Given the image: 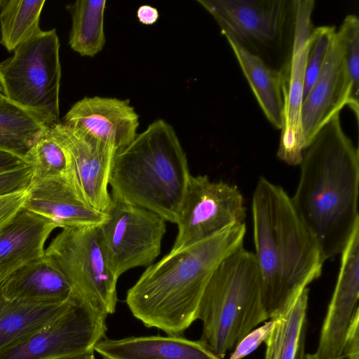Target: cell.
I'll list each match as a JSON object with an SVG mask.
<instances>
[{
  "instance_id": "6da1fadb",
  "label": "cell",
  "mask_w": 359,
  "mask_h": 359,
  "mask_svg": "<svg viewBox=\"0 0 359 359\" xmlns=\"http://www.w3.org/2000/svg\"><path fill=\"white\" fill-rule=\"evenodd\" d=\"M340 113L304 151L292 204L325 260L341 254L359 226V152L344 132Z\"/></svg>"
},
{
  "instance_id": "7a4b0ae2",
  "label": "cell",
  "mask_w": 359,
  "mask_h": 359,
  "mask_svg": "<svg viewBox=\"0 0 359 359\" xmlns=\"http://www.w3.org/2000/svg\"><path fill=\"white\" fill-rule=\"evenodd\" d=\"M254 253L269 319L322 273L325 259L283 188L260 177L252 201Z\"/></svg>"
},
{
  "instance_id": "3957f363",
  "label": "cell",
  "mask_w": 359,
  "mask_h": 359,
  "mask_svg": "<svg viewBox=\"0 0 359 359\" xmlns=\"http://www.w3.org/2000/svg\"><path fill=\"white\" fill-rule=\"evenodd\" d=\"M244 222L148 266L127 292L132 314L147 327L180 336L198 320L205 287L218 265L243 247Z\"/></svg>"
},
{
  "instance_id": "277c9868",
  "label": "cell",
  "mask_w": 359,
  "mask_h": 359,
  "mask_svg": "<svg viewBox=\"0 0 359 359\" xmlns=\"http://www.w3.org/2000/svg\"><path fill=\"white\" fill-rule=\"evenodd\" d=\"M191 175L174 128L157 119L116 151L109 177L111 194L176 224Z\"/></svg>"
},
{
  "instance_id": "5b68a950",
  "label": "cell",
  "mask_w": 359,
  "mask_h": 359,
  "mask_svg": "<svg viewBox=\"0 0 359 359\" xmlns=\"http://www.w3.org/2000/svg\"><path fill=\"white\" fill-rule=\"evenodd\" d=\"M198 319L199 341L221 359L269 319L254 253L243 246L218 265L203 292Z\"/></svg>"
},
{
  "instance_id": "8992f818",
  "label": "cell",
  "mask_w": 359,
  "mask_h": 359,
  "mask_svg": "<svg viewBox=\"0 0 359 359\" xmlns=\"http://www.w3.org/2000/svg\"><path fill=\"white\" fill-rule=\"evenodd\" d=\"M224 36L234 39L266 65L287 64L292 49L296 0H197ZM274 69V68H273Z\"/></svg>"
},
{
  "instance_id": "52a82bcc",
  "label": "cell",
  "mask_w": 359,
  "mask_h": 359,
  "mask_svg": "<svg viewBox=\"0 0 359 359\" xmlns=\"http://www.w3.org/2000/svg\"><path fill=\"white\" fill-rule=\"evenodd\" d=\"M60 41L55 29L41 31L0 62L4 97L47 126L59 123Z\"/></svg>"
},
{
  "instance_id": "ba28073f",
  "label": "cell",
  "mask_w": 359,
  "mask_h": 359,
  "mask_svg": "<svg viewBox=\"0 0 359 359\" xmlns=\"http://www.w3.org/2000/svg\"><path fill=\"white\" fill-rule=\"evenodd\" d=\"M97 226L62 228L45 250L79 299L95 310L113 314L118 277L113 271Z\"/></svg>"
},
{
  "instance_id": "9c48e42d",
  "label": "cell",
  "mask_w": 359,
  "mask_h": 359,
  "mask_svg": "<svg viewBox=\"0 0 359 359\" xmlns=\"http://www.w3.org/2000/svg\"><path fill=\"white\" fill-rule=\"evenodd\" d=\"M105 215L98 227L115 275L118 278L131 269L151 265L161 253L166 221L113 194Z\"/></svg>"
},
{
  "instance_id": "30bf717a",
  "label": "cell",
  "mask_w": 359,
  "mask_h": 359,
  "mask_svg": "<svg viewBox=\"0 0 359 359\" xmlns=\"http://www.w3.org/2000/svg\"><path fill=\"white\" fill-rule=\"evenodd\" d=\"M245 215L244 198L236 186L212 181L207 175H191L170 251L184 249L243 223Z\"/></svg>"
},
{
  "instance_id": "8fae6325",
  "label": "cell",
  "mask_w": 359,
  "mask_h": 359,
  "mask_svg": "<svg viewBox=\"0 0 359 359\" xmlns=\"http://www.w3.org/2000/svg\"><path fill=\"white\" fill-rule=\"evenodd\" d=\"M107 316L79 298L48 325L0 350V359H63L93 353L105 337Z\"/></svg>"
},
{
  "instance_id": "7c38bea8",
  "label": "cell",
  "mask_w": 359,
  "mask_h": 359,
  "mask_svg": "<svg viewBox=\"0 0 359 359\" xmlns=\"http://www.w3.org/2000/svg\"><path fill=\"white\" fill-rule=\"evenodd\" d=\"M49 130L66 151L69 182L84 202L105 214L111 203L108 187L116 148L62 122Z\"/></svg>"
},
{
  "instance_id": "4fadbf2b",
  "label": "cell",
  "mask_w": 359,
  "mask_h": 359,
  "mask_svg": "<svg viewBox=\"0 0 359 359\" xmlns=\"http://www.w3.org/2000/svg\"><path fill=\"white\" fill-rule=\"evenodd\" d=\"M314 5L313 0H296L292 53L287 64L280 72L284 111L277 156L291 165H299L306 149L301 124V107Z\"/></svg>"
},
{
  "instance_id": "5bb4252c",
  "label": "cell",
  "mask_w": 359,
  "mask_h": 359,
  "mask_svg": "<svg viewBox=\"0 0 359 359\" xmlns=\"http://www.w3.org/2000/svg\"><path fill=\"white\" fill-rule=\"evenodd\" d=\"M341 255L337 283L314 353L322 359L341 355L350 323L359 310V226L353 231Z\"/></svg>"
},
{
  "instance_id": "9a60e30c",
  "label": "cell",
  "mask_w": 359,
  "mask_h": 359,
  "mask_svg": "<svg viewBox=\"0 0 359 359\" xmlns=\"http://www.w3.org/2000/svg\"><path fill=\"white\" fill-rule=\"evenodd\" d=\"M62 123L111 144L118 151L128 145L137 135L139 116L128 100L85 97L72 106Z\"/></svg>"
},
{
  "instance_id": "2e32d148",
  "label": "cell",
  "mask_w": 359,
  "mask_h": 359,
  "mask_svg": "<svg viewBox=\"0 0 359 359\" xmlns=\"http://www.w3.org/2000/svg\"><path fill=\"white\" fill-rule=\"evenodd\" d=\"M350 96L351 89L335 33L320 74L302 100L301 124L306 149L316 133L348 105Z\"/></svg>"
},
{
  "instance_id": "e0dca14e",
  "label": "cell",
  "mask_w": 359,
  "mask_h": 359,
  "mask_svg": "<svg viewBox=\"0 0 359 359\" xmlns=\"http://www.w3.org/2000/svg\"><path fill=\"white\" fill-rule=\"evenodd\" d=\"M22 207L49 219L60 228L97 226L106 216L84 202L67 177L32 179Z\"/></svg>"
},
{
  "instance_id": "ac0fdd59",
  "label": "cell",
  "mask_w": 359,
  "mask_h": 359,
  "mask_svg": "<svg viewBox=\"0 0 359 359\" xmlns=\"http://www.w3.org/2000/svg\"><path fill=\"white\" fill-rule=\"evenodd\" d=\"M0 283L6 299L22 304L54 306L78 298L64 273L46 256L15 270Z\"/></svg>"
},
{
  "instance_id": "d6986e66",
  "label": "cell",
  "mask_w": 359,
  "mask_h": 359,
  "mask_svg": "<svg viewBox=\"0 0 359 359\" xmlns=\"http://www.w3.org/2000/svg\"><path fill=\"white\" fill-rule=\"evenodd\" d=\"M58 226L21 208L0 228V280L45 256V244Z\"/></svg>"
},
{
  "instance_id": "ffe728a7",
  "label": "cell",
  "mask_w": 359,
  "mask_h": 359,
  "mask_svg": "<svg viewBox=\"0 0 359 359\" xmlns=\"http://www.w3.org/2000/svg\"><path fill=\"white\" fill-rule=\"evenodd\" d=\"M94 351L103 359H221L199 340L180 336L103 338Z\"/></svg>"
},
{
  "instance_id": "44dd1931",
  "label": "cell",
  "mask_w": 359,
  "mask_h": 359,
  "mask_svg": "<svg viewBox=\"0 0 359 359\" xmlns=\"http://www.w3.org/2000/svg\"><path fill=\"white\" fill-rule=\"evenodd\" d=\"M224 36L266 118L275 128L280 130L284 111L280 72L247 50L232 37Z\"/></svg>"
},
{
  "instance_id": "7402d4cb",
  "label": "cell",
  "mask_w": 359,
  "mask_h": 359,
  "mask_svg": "<svg viewBox=\"0 0 359 359\" xmlns=\"http://www.w3.org/2000/svg\"><path fill=\"white\" fill-rule=\"evenodd\" d=\"M78 299L54 306L12 302L4 296L0 283V350L48 325Z\"/></svg>"
},
{
  "instance_id": "603a6c76",
  "label": "cell",
  "mask_w": 359,
  "mask_h": 359,
  "mask_svg": "<svg viewBox=\"0 0 359 359\" xmlns=\"http://www.w3.org/2000/svg\"><path fill=\"white\" fill-rule=\"evenodd\" d=\"M308 287L273 320L272 330L265 340L264 359H294L302 334L306 332Z\"/></svg>"
},
{
  "instance_id": "cb8c5ba5",
  "label": "cell",
  "mask_w": 359,
  "mask_h": 359,
  "mask_svg": "<svg viewBox=\"0 0 359 359\" xmlns=\"http://www.w3.org/2000/svg\"><path fill=\"white\" fill-rule=\"evenodd\" d=\"M106 3V0H79L67 6L72 17L69 44L81 56L94 57L104 46Z\"/></svg>"
},
{
  "instance_id": "d4e9b609",
  "label": "cell",
  "mask_w": 359,
  "mask_h": 359,
  "mask_svg": "<svg viewBox=\"0 0 359 359\" xmlns=\"http://www.w3.org/2000/svg\"><path fill=\"white\" fill-rule=\"evenodd\" d=\"M48 128L36 116L6 98L0 102V150L24 160Z\"/></svg>"
},
{
  "instance_id": "484cf974",
  "label": "cell",
  "mask_w": 359,
  "mask_h": 359,
  "mask_svg": "<svg viewBox=\"0 0 359 359\" xmlns=\"http://www.w3.org/2000/svg\"><path fill=\"white\" fill-rule=\"evenodd\" d=\"M45 0H8L0 13V43L8 52L42 30L39 27Z\"/></svg>"
},
{
  "instance_id": "4316f807",
  "label": "cell",
  "mask_w": 359,
  "mask_h": 359,
  "mask_svg": "<svg viewBox=\"0 0 359 359\" xmlns=\"http://www.w3.org/2000/svg\"><path fill=\"white\" fill-rule=\"evenodd\" d=\"M49 128L24 157V161L33 168L32 179H53L67 175L66 151L52 135Z\"/></svg>"
},
{
  "instance_id": "83f0119b",
  "label": "cell",
  "mask_w": 359,
  "mask_h": 359,
  "mask_svg": "<svg viewBox=\"0 0 359 359\" xmlns=\"http://www.w3.org/2000/svg\"><path fill=\"white\" fill-rule=\"evenodd\" d=\"M341 50L346 78L351 89L348 107L358 121L359 19L353 14L345 17L336 32Z\"/></svg>"
},
{
  "instance_id": "f1b7e54d",
  "label": "cell",
  "mask_w": 359,
  "mask_h": 359,
  "mask_svg": "<svg viewBox=\"0 0 359 359\" xmlns=\"http://www.w3.org/2000/svg\"><path fill=\"white\" fill-rule=\"evenodd\" d=\"M336 31L334 26H320L312 29L306 57L303 99L320 74Z\"/></svg>"
},
{
  "instance_id": "f546056e",
  "label": "cell",
  "mask_w": 359,
  "mask_h": 359,
  "mask_svg": "<svg viewBox=\"0 0 359 359\" xmlns=\"http://www.w3.org/2000/svg\"><path fill=\"white\" fill-rule=\"evenodd\" d=\"M33 177V168L24 163L0 172V197L27 191Z\"/></svg>"
},
{
  "instance_id": "4dcf8cb0",
  "label": "cell",
  "mask_w": 359,
  "mask_h": 359,
  "mask_svg": "<svg viewBox=\"0 0 359 359\" xmlns=\"http://www.w3.org/2000/svg\"><path fill=\"white\" fill-rule=\"evenodd\" d=\"M273 325L271 319L263 325L253 329L237 344L229 359H243L253 352L269 335Z\"/></svg>"
},
{
  "instance_id": "1f68e13d",
  "label": "cell",
  "mask_w": 359,
  "mask_h": 359,
  "mask_svg": "<svg viewBox=\"0 0 359 359\" xmlns=\"http://www.w3.org/2000/svg\"><path fill=\"white\" fill-rule=\"evenodd\" d=\"M27 191L0 197V228L22 208Z\"/></svg>"
},
{
  "instance_id": "d6a6232c",
  "label": "cell",
  "mask_w": 359,
  "mask_h": 359,
  "mask_svg": "<svg viewBox=\"0 0 359 359\" xmlns=\"http://www.w3.org/2000/svg\"><path fill=\"white\" fill-rule=\"evenodd\" d=\"M137 17L142 24L151 25L158 20L159 13L156 8L150 5H142L137 11Z\"/></svg>"
},
{
  "instance_id": "836d02e7",
  "label": "cell",
  "mask_w": 359,
  "mask_h": 359,
  "mask_svg": "<svg viewBox=\"0 0 359 359\" xmlns=\"http://www.w3.org/2000/svg\"><path fill=\"white\" fill-rule=\"evenodd\" d=\"M26 162L21 157L0 150V172L14 168Z\"/></svg>"
},
{
  "instance_id": "e575fe53",
  "label": "cell",
  "mask_w": 359,
  "mask_h": 359,
  "mask_svg": "<svg viewBox=\"0 0 359 359\" xmlns=\"http://www.w3.org/2000/svg\"><path fill=\"white\" fill-rule=\"evenodd\" d=\"M305 337L306 332H304L299 341V346L297 348V353L294 359H304L305 355Z\"/></svg>"
},
{
  "instance_id": "d590c367",
  "label": "cell",
  "mask_w": 359,
  "mask_h": 359,
  "mask_svg": "<svg viewBox=\"0 0 359 359\" xmlns=\"http://www.w3.org/2000/svg\"><path fill=\"white\" fill-rule=\"evenodd\" d=\"M304 359H322L318 357H317L315 353L311 354H305ZM332 359H359V356H353V355H348L345 354H341L339 357L332 358Z\"/></svg>"
},
{
  "instance_id": "8d00e7d4",
  "label": "cell",
  "mask_w": 359,
  "mask_h": 359,
  "mask_svg": "<svg viewBox=\"0 0 359 359\" xmlns=\"http://www.w3.org/2000/svg\"><path fill=\"white\" fill-rule=\"evenodd\" d=\"M63 359H95V357L93 353H86V354H83V355H77V356H74V357H71V358H63Z\"/></svg>"
},
{
  "instance_id": "74e56055",
  "label": "cell",
  "mask_w": 359,
  "mask_h": 359,
  "mask_svg": "<svg viewBox=\"0 0 359 359\" xmlns=\"http://www.w3.org/2000/svg\"><path fill=\"white\" fill-rule=\"evenodd\" d=\"M8 0H0V10L4 7V6L6 4Z\"/></svg>"
},
{
  "instance_id": "f35d334b",
  "label": "cell",
  "mask_w": 359,
  "mask_h": 359,
  "mask_svg": "<svg viewBox=\"0 0 359 359\" xmlns=\"http://www.w3.org/2000/svg\"><path fill=\"white\" fill-rule=\"evenodd\" d=\"M5 99L4 96L3 95L1 88H0V102H2Z\"/></svg>"
}]
</instances>
